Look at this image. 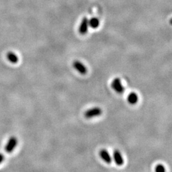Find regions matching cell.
<instances>
[{
    "mask_svg": "<svg viewBox=\"0 0 172 172\" xmlns=\"http://www.w3.org/2000/svg\"><path fill=\"white\" fill-rule=\"evenodd\" d=\"M99 155L100 156V158L102 159L103 161L107 163V164H110L112 161V159L111 158V156L109 154V152L107 151L106 149H101Z\"/></svg>",
    "mask_w": 172,
    "mask_h": 172,
    "instance_id": "cell-7",
    "label": "cell"
},
{
    "mask_svg": "<svg viewBox=\"0 0 172 172\" xmlns=\"http://www.w3.org/2000/svg\"><path fill=\"white\" fill-rule=\"evenodd\" d=\"M17 143L18 140L16 137L11 136V138H10L5 146V150L7 153H11L14 150L15 147H17Z\"/></svg>",
    "mask_w": 172,
    "mask_h": 172,
    "instance_id": "cell-2",
    "label": "cell"
},
{
    "mask_svg": "<svg viewBox=\"0 0 172 172\" xmlns=\"http://www.w3.org/2000/svg\"><path fill=\"white\" fill-rule=\"evenodd\" d=\"M111 86L112 89L117 93L121 94L124 91V87L123 85L122 82H121L119 78H115V79L112 82Z\"/></svg>",
    "mask_w": 172,
    "mask_h": 172,
    "instance_id": "cell-3",
    "label": "cell"
},
{
    "mask_svg": "<svg viewBox=\"0 0 172 172\" xmlns=\"http://www.w3.org/2000/svg\"><path fill=\"white\" fill-rule=\"evenodd\" d=\"M5 159V157H4V156L0 153V164H1L3 161V160Z\"/></svg>",
    "mask_w": 172,
    "mask_h": 172,
    "instance_id": "cell-12",
    "label": "cell"
},
{
    "mask_svg": "<svg viewBox=\"0 0 172 172\" xmlns=\"http://www.w3.org/2000/svg\"><path fill=\"white\" fill-rule=\"evenodd\" d=\"M113 158H114V161L117 166H122L124 164V161L123 157L119 150H114V154H113Z\"/></svg>",
    "mask_w": 172,
    "mask_h": 172,
    "instance_id": "cell-6",
    "label": "cell"
},
{
    "mask_svg": "<svg viewBox=\"0 0 172 172\" xmlns=\"http://www.w3.org/2000/svg\"><path fill=\"white\" fill-rule=\"evenodd\" d=\"M89 19L87 17H84L82 20L79 28V32L80 34L84 35L87 33L88 29H89Z\"/></svg>",
    "mask_w": 172,
    "mask_h": 172,
    "instance_id": "cell-5",
    "label": "cell"
},
{
    "mask_svg": "<svg viewBox=\"0 0 172 172\" xmlns=\"http://www.w3.org/2000/svg\"><path fill=\"white\" fill-rule=\"evenodd\" d=\"M138 101V96L136 93L132 92L129 94L128 96V101L131 105H135Z\"/></svg>",
    "mask_w": 172,
    "mask_h": 172,
    "instance_id": "cell-8",
    "label": "cell"
},
{
    "mask_svg": "<svg viewBox=\"0 0 172 172\" xmlns=\"http://www.w3.org/2000/svg\"><path fill=\"white\" fill-rule=\"evenodd\" d=\"M100 20L96 17H92L89 20V26L92 29H97L100 26Z\"/></svg>",
    "mask_w": 172,
    "mask_h": 172,
    "instance_id": "cell-9",
    "label": "cell"
},
{
    "mask_svg": "<svg viewBox=\"0 0 172 172\" xmlns=\"http://www.w3.org/2000/svg\"><path fill=\"white\" fill-rule=\"evenodd\" d=\"M73 66L77 71L82 75H85L87 72V68L86 66L79 61H75L73 62Z\"/></svg>",
    "mask_w": 172,
    "mask_h": 172,
    "instance_id": "cell-4",
    "label": "cell"
},
{
    "mask_svg": "<svg viewBox=\"0 0 172 172\" xmlns=\"http://www.w3.org/2000/svg\"><path fill=\"white\" fill-rule=\"evenodd\" d=\"M7 59L12 63H17L19 61L17 56L12 52H9L7 54Z\"/></svg>",
    "mask_w": 172,
    "mask_h": 172,
    "instance_id": "cell-10",
    "label": "cell"
},
{
    "mask_svg": "<svg viewBox=\"0 0 172 172\" xmlns=\"http://www.w3.org/2000/svg\"><path fill=\"white\" fill-rule=\"evenodd\" d=\"M103 113L102 109L100 107H93L90 108L84 113V117L87 119H91L93 117L100 116Z\"/></svg>",
    "mask_w": 172,
    "mask_h": 172,
    "instance_id": "cell-1",
    "label": "cell"
},
{
    "mask_svg": "<svg viewBox=\"0 0 172 172\" xmlns=\"http://www.w3.org/2000/svg\"><path fill=\"white\" fill-rule=\"evenodd\" d=\"M155 172H166V168L162 164H158L155 167Z\"/></svg>",
    "mask_w": 172,
    "mask_h": 172,
    "instance_id": "cell-11",
    "label": "cell"
}]
</instances>
